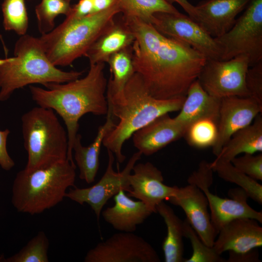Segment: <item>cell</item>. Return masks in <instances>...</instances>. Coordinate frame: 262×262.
Listing matches in <instances>:
<instances>
[{
  "label": "cell",
  "instance_id": "cell-42",
  "mask_svg": "<svg viewBox=\"0 0 262 262\" xmlns=\"http://www.w3.org/2000/svg\"><path fill=\"white\" fill-rule=\"evenodd\" d=\"M66 0L70 1L71 0Z\"/></svg>",
  "mask_w": 262,
  "mask_h": 262
},
{
  "label": "cell",
  "instance_id": "cell-1",
  "mask_svg": "<svg viewBox=\"0 0 262 262\" xmlns=\"http://www.w3.org/2000/svg\"><path fill=\"white\" fill-rule=\"evenodd\" d=\"M135 39L131 46L134 72L152 97L167 99L186 97L198 79L206 58L187 44L168 37L151 24L122 16Z\"/></svg>",
  "mask_w": 262,
  "mask_h": 262
},
{
  "label": "cell",
  "instance_id": "cell-30",
  "mask_svg": "<svg viewBox=\"0 0 262 262\" xmlns=\"http://www.w3.org/2000/svg\"><path fill=\"white\" fill-rule=\"evenodd\" d=\"M1 10L4 30L20 36L26 34L29 21L25 0H4Z\"/></svg>",
  "mask_w": 262,
  "mask_h": 262
},
{
  "label": "cell",
  "instance_id": "cell-4",
  "mask_svg": "<svg viewBox=\"0 0 262 262\" xmlns=\"http://www.w3.org/2000/svg\"><path fill=\"white\" fill-rule=\"evenodd\" d=\"M14 56L0 66V101L7 100L27 85L65 83L78 79L83 71H63L49 59L39 38L25 34L16 42Z\"/></svg>",
  "mask_w": 262,
  "mask_h": 262
},
{
  "label": "cell",
  "instance_id": "cell-26",
  "mask_svg": "<svg viewBox=\"0 0 262 262\" xmlns=\"http://www.w3.org/2000/svg\"><path fill=\"white\" fill-rule=\"evenodd\" d=\"M213 172L226 181L234 183L243 189L249 197L260 204H262V185L236 168L230 162L216 158L210 163Z\"/></svg>",
  "mask_w": 262,
  "mask_h": 262
},
{
  "label": "cell",
  "instance_id": "cell-10",
  "mask_svg": "<svg viewBox=\"0 0 262 262\" xmlns=\"http://www.w3.org/2000/svg\"><path fill=\"white\" fill-rule=\"evenodd\" d=\"M249 67L248 58L244 55L228 60L207 59L197 80L209 94L216 98L249 97L246 85Z\"/></svg>",
  "mask_w": 262,
  "mask_h": 262
},
{
  "label": "cell",
  "instance_id": "cell-28",
  "mask_svg": "<svg viewBox=\"0 0 262 262\" xmlns=\"http://www.w3.org/2000/svg\"><path fill=\"white\" fill-rule=\"evenodd\" d=\"M123 15L134 16L150 24L153 16L160 12H180L165 0H118Z\"/></svg>",
  "mask_w": 262,
  "mask_h": 262
},
{
  "label": "cell",
  "instance_id": "cell-27",
  "mask_svg": "<svg viewBox=\"0 0 262 262\" xmlns=\"http://www.w3.org/2000/svg\"><path fill=\"white\" fill-rule=\"evenodd\" d=\"M107 63L110 71L106 92L115 93L121 91L135 73L131 47L112 55Z\"/></svg>",
  "mask_w": 262,
  "mask_h": 262
},
{
  "label": "cell",
  "instance_id": "cell-41",
  "mask_svg": "<svg viewBox=\"0 0 262 262\" xmlns=\"http://www.w3.org/2000/svg\"><path fill=\"white\" fill-rule=\"evenodd\" d=\"M10 57L6 58L5 59H0V66L8 62L10 60Z\"/></svg>",
  "mask_w": 262,
  "mask_h": 262
},
{
  "label": "cell",
  "instance_id": "cell-35",
  "mask_svg": "<svg viewBox=\"0 0 262 262\" xmlns=\"http://www.w3.org/2000/svg\"><path fill=\"white\" fill-rule=\"evenodd\" d=\"M246 85L249 97L262 106V61L249 67Z\"/></svg>",
  "mask_w": 262,
  "mask_h": 262
},
{
  "label": "cell",
  "instance_id": "cell-24",
  "mask_svg": "<svg viewBox=\"0 0 262 262\" xmlns=\"http://www.w3.org/2000/svg\"><path fill=\"white\" fill-rule=\"evenodd\" d=\"M253 123L235 132L216 158L230 162L242 153L254 154L262 151V116L259 114Z\"/></svg>",
  "mask_w": 262,
  "mask_h": 262
},
{
  "label": "cell",
  "instance_id": "cell-8",
  "mask_svg": "<svg viewBox=\"0 0 262 262\" xmlns=\"http://www.w3.org/2000/svg\"><path fill=\"white\" fill-rule=\"evenodd\" d=\"M214 38L220 48L221 60L244 55L250 66L262 61V0H251L232 28Z\"/></svg>",
  "mask_w": 262,
  "mask_h": 262
},
{
  "label": "cell",
  "instance_id": "cell-6",
  "mask_svg": "<svg viewBox=\"0 0 262 262\" xmlns=\"http://www.w3.org/2000/svg\"><path fill=\"white\" fill-rule=\"evenodd\" d=\"M76 168L66 160L46 168L20 170L13 183V206L31 215L56 206L66 197L68 188L75 186Z\"/></svg>",
  "mask_w": 262,
  "mask_h": 262
},
{
  "label": "cell",
  "instance_id": "cell-21",
  "mask_svg": "<svg viewBox=\"0 0 262 262\" xmlns=\"http://www.w3.org/2000/svg\"><path fill=\"white\" fill-rule=\"evenodd\" d=\"M221 99L209 94L197 79L189 87L185 100L176 119L188 129L195 122L204 119L217 125Z\"/></svg>",
  "mask_w": 262,
  "mask_h": 262
},
{
  "label": "cell",
  "instance_id": "cell-9",
  "mask_svg": "<svg viewBox=\"0 0 262 262\" xmlns=\"http://www.w3.org/2000/svg\"><path fill=\"white\" fill-rule=\"evenodd\" d=\"M213 172L209 163L202 161L190 175L188 182L198 187L206 196L211 222L217 235L226 224L236 219L249 218L262 223V212L255 210L247 203L249 196L243 189L239 187L230 190L231 198L221 197L209 191L213 182Z\"/></svg>",
  "mask_w": 262,
  "mask_h": 262
},
{
  "label": "cell",
  "instance_id": "cell-17",
  "mask_svg": "<svg viewBox=\"0 0 262 262\" xmlns=\"http://www.w3.org/2000/svg\"><path fill=\"white\" fill-rule=\"evenodd\" d=\"M213 248L221 255L226 251L241 253L262 246V228L258 221L249 218L233 220L218 232Z\"/></svg>",
  "mask_w": 262,
  "mask_h": 262
},
{
  "label": "cell",
  "instance_id": "cell-7",
  "mask_svg": "<svg viewBox=\"0 0 262 262\" xmlns=\"http://www.w3.org/2000/svg\"><path fill=\"white\" fill-rule=\"evenodd\" d=\"M21 123L28 155L24 169L32 171L67 160V132L53 110L33 107L22 115Z\"/></svg>",
  "mask_w": 262,
  "mask_h": 262
},
{
  "label": "cell",
  "instance_id": "cell-16",
  "mask_svg": "<svg viewBox=\"0 0 262 262\" xmlns=\"http://www.w3.org/2000/svg\"><path fill=\"white\" fill-rule=\"evenodd\" d=\"M132 171L129 176L131 190L127 196L138 199L157 213L156 205L173 196L177 186L165 185L162 172L149 162L135 164Z\"/></svg>",
  "mask_w": 262,
  "mask_h": 262
},
{
  "label": "cell",
  "instance_id": "cell-22",
  "mask_svg": "<svg viewBox=\"0 0 262 262\" xmlns=\"http://www.w3.org/2000/svg\"><path fill=\"white\" fill-rule=\"evenodd\" d=\"M105 123L98 127L97 136L88 146H83L82 136L77 134L72 150L77 165L79 169V178L88 184L95 181L99 168V157L104 137L115 126V117L108 107Z\"/></svg>",
  "mask_w": 262,
  "mask_h": 262
},
{
  "label": "cell",
  "instance_id": "cell-33",
  "mask_svg": "<svg viewBox=\"0 0 262 262\" xmlns=\"http://www.w3.org/2000/svg\"><path fill=\"white\" fill-rule=\"evenodd\" d=\"M184 236L191 244L192 254L184 262H226V260L218 254L213 247L206 245L199 238L188 221H183Z\"/></svg>",
  "mask_w": 262,
  "mask_h": 262
},
{
  "label": "cell",
  "instance_id": "cell-18",
  "mask_svg": "<svg viewBox=\"0 0 262 262\" xmlns=\"http://www.w3.org/2000/svg\"><path fill=\"white\" fill-rule=\"evenodd\" d=\"M187 129L166 114L135 131L132 135L133 144L142 155L150 156L184 136Z\"/></svg>",
  "mask_w": 262,
  "mask_h": 262
},
{
  "label": "cell",
  "instance_id": "cell-2",
  "mask_svg": "<svg viewBox=\"0 0 262 262\" xmlns=\"http://www.w3.org/2000/svg\"><path fill=\"white\" fill-rule=\"evenodd\" d=\"M105 63L90 65L83 78L65 82L45 85L46 89L29 85L33 100L38 106L49 108L63 119L68 138L67 160H73V146L79 129V121L84 115L107 114L108 81L104 74Z\"/></svg>",
  "mask_w": 262,
  "mask_h": 262
},
{
  "label": "cell",
  "instance_id": "cell-31",
  "mask_svg": "<svg viewBox=\"0 0 262 262\" xmlns=\"http://www.w3.org/2000/svg\"><path fill=\"white\" fill-rule=\"evenodd\" d=\"M66 0H42L35 7L38 28L41 34L54 28L55 18L59 15L66 16L71 6Z\"/></svg>",
  "mask_w": 262,
  "mask_h": 262
},
{
  "label": "cell",
  "instance_id": "cell-32",
  "mask_svg": "<svg viewBox=\"0 0 262 262\" xmlns=\"http://www.w3.org/2000/svg\"><path fill=\"white\" fill-rule=\"evenodd\" d=\"M217 124L209 119L198 120L190 126L184 136L190 145L205 148L214 145L217 137Z\"/></svg>",
  "mask_w": 262,
  "mask_h": 262
},
{
  "label": "cell",
  "instance_id": "cell-38",
  "mask_svg": "<svg viewBox=\"0 0 262 262\" xmlns=\"http://www.w3.org/2000/svg\"><path fill=\"white\" fill-rule=\"evenodd\" d=\"M228 262H260L256 248L248 252L237 253L229 252Z\"/></svg>",
  "mask_w": 262,
  "mask_h": 262
},
{
  "label": "cell",
  "instance_id": "cell-37",
  "mask_svg": "<svg viewBox=\"0 0 262 262\" xmlns=\"http://www.w3.org/2000/svg\"><path fill=\"white\" fill-rule=\"evenodd\" d=\"M94 0H80L79 2L71 7L66 17L80 18L92 14Z\"/></svg>",
  "mask_w": 262,
  "mask_h": 262
},
{
  "label": "cell",
  "instance_id": "cell-34",
  "mask_svg": "<svg viewBox=\"0 0 262 262\" xmlns=\"http://www.w3.org/2000/svg\"><path fill=\"white\" fill-rule=\"evenodd\" d=\"M238 170L256 180H262V154H244L230 161Z\"/></svg>",
  "mask_w": 262,
  "mask_h": 262
},
{
  "label": "cell",
  "instance_id": "cell-20",
  "mask_svg": "<svg viewBox=\"0 0 262 262\" xmlns=\"http://www.w3.org/2000/svg\"><path fill=\"white\" fill-rule=\"evenodd\" d=\"M115 204L102 212L104 220L115 229L133 232L154 211L140 200L130 198L123 190L114 196Z\"/></svg>",
  "mask_w": 262,
  "mask_h": 262
},
{
  "label": "cell",
  "instance_id": "cell-11",
  "mask_svg": "<svg viewBox=\"0 0 262 262\" xmlns=\"http://www.w3.org/2000/svg\"><path fill=\"white\" fill-rule=\"evenodd\" d=\"M107 151L108 164L100 180L89 187L80 188L74 186L73 188H70L66 194V197L79 204H89L94 212L98 221L103 206L109 199L122 190L128 193L131 190L129 176L133 167L142 155L139 151L134 153L124 168L121 171L115 172L113 167L114 155L111 151L107 150Z\"/></svg>",
  "mask_w": 262,
  "mask_h": 262
},
{
  "label": "cell",
  "instance_id": "cell-40",
  "mask_svg": "<svg viewBox=\"0 0 262 262\" xmlns=\"http://www.w3.org/2000/svg\"><path fill=\"white\" fill-rule=\"evenodd\" d=\"M117 0H94L92 13L105 10L112 6Z\"/></svg>",
  "mask_w": 262,
  "mask_h": 262
},
{
  "label": "cell",
  "instance_id": "cell-25",
  "mask_svg": "<svg viewBox=\"0 0 262 262\" xmlns=\"http://www.w3.org/2000/svg\"><path fill=\"white\" fill-rule=\"evenodd\" d=\"M156 213L164 219L167 234L162 244L165 262H184L183 221L164 201L156 206Z\"/></svg>",
  "mask_w": 262,
  "mask_h": 262
},
{
  "label": "cell",
  "instance_id": "cell-14",
  "mask_svg": "<svg viewBox=\"0 0 262 262\" xmlns=\"http://www.w3.org/2000/svg\"><path fill=\"white\" fill-rule=\"evenodd\" d=\"M262 112V106L250 97H229L222 98L217 125V137L212 146L213 154L217 156L235 132L252 123Z\"/></svg>",
  "mask_w": 262,
  "mask_h": 262
},
{
  "label": "cell",
  "instance_id": "cell-36",
  "mask_svg": "<svg viewBox=\"0 0 262 262\" xmlns=\"http://www.w3.org/2000/svg\"><path fill=\"white\" fill-rule=\"evenodd\" d=\"M10 133L8 129L0 130V166L5 171L11 170L15 165L7 149V137Z\"/></svg>",
  "mask_w": 262,
  "mask_h": 262
},
{
  "label": "cell",
  "instance_id": "cell-3",
  "mask_svg": "<svg viewBox=\"0 0 262 262\" xmlns=\"http://www.w3.org/2000/svg\"><path fill=\"white\" fill-rule=\"evenodd\" d=\"M108 106L119 119L105 136L103 145L111 151L118 163L126 159L122 153L125 142L133 134L163 115L180 111L185 97L160 99L148 93L144 83L134 73L123 89L117 93L106 92Z\"/></svg>",
  "mask_w": 262,
  "mask_h": 262
},
{
  "label": "cell",
  "instance_id": "cell-29",
  "mask_svg": "<svg viewBox=\"0 0 262 262\" xmlns=\"http://www.w3.org/2000/svg\"><path fill=\"white\" fill-rule=\"evenodd\" d=\"M49 245V241L45 233L40 231L14 255L6 258L0 256V262H48Z\"/></svg>",
  "mask_w": 262,
  "mask_h": 262
},
{
  "label": "cell",
  "instance_id": "cell-12",
  "mask_svg": "<svg viewBox=\"0 0 262 262\" xmlns=\"http://www.w3.org/2000/svg\"><path fill=\"white\" fill-rule=\"evenodd\" d=\"M150 24L163 35L187 44L207 59H221V50L214 38L188 15L157 13Z\"/></svg>",
  "mask_w": 262,
  "mask_h": 262
},
{
  "label": "cell",
  "instance_id": "cell-39",
  "mask_svg": "<svg viewBox=\"0 0 262 262\" xmlns=\"http://www.w3.org/2000/svg\"><path fill=\"white\" fill-rule=\"evenodd\" d=\"M165 0L171 4H173L174 2L179 4L191 18L197 22L198 17L195 7L189 2L188 0Z\"/></svg>",
  "mask_w": 262,
  "mask_h": 262
},
{
  "label": "cell",
  "instance_id": "cell-5",
  "mask_svg": "<svg viewBox=\"0 0 262 262\" xmlns=\"http://www.w3.org/2000/svg\"><path fill=\"white\" fill-rule=\"evenodd\" d=\"M122 13L117 0L109 8L80 18L65 20L39 37L50 62L55 66L70 65L84 56L100 35Z\"/></svg>",
  "mask_w": 262,
  "mask_h": 262
},
{
  "label": "cell",
  "instance_id": "cell-13",
  "mask_svg": "<svg viewBox=\"0 0 262 262\" xmlns=\"http://www.w3.org/2000/svg\"><path fill=\"white\" fill-rule=\"evenodd\" d=\"M153 247L133 232L115 233L90 249L84 262H159Z\"/></svg>",
  "mask_w": 262,
  "mask_h": 262
},
{
  "label": "cell",
  "instance_id": "cell-15",
  "mask_svg": "<svg viewBox=\"0 0 262 262\" xmlns=\"http://www.w3.org/2000/svg\"><path fill=\"white\" fill-rule=\"evenodd\" d=\"M167 200L183 210L186 219L201 240L213 247L217 235L211 222L204 193L195 185L189 183L184 187L177 186L174 195Z\"/></svg>",
  "mask_w": 262,
  "mask_h": 262
},
{
  "label": "cell",
  "instance_id": "cell-19",
  "mask_svg": "<svg viewBox=\"0 0 262 262\" xmlns=\"http://www.w3.org/2000/svg\"><path fill=\"white\" fill-rule=\"evenodd\" d=\"M251 0H204L195 6L197 22L213 38L228 32Z\"/></svg>",
  "mask_w": 262,
  "mask_h": 262
},
{
  "label": "cell",
  "instance_id": "cell-23",
  "mask_svg": "<svg viewBox=\"0 0 262 262\" xmlns=\"http://www.w3.org/2000/svg\"><path fill=\"white\" fill-rule=\"evenodd\" d=\"M134 36L123 19L114 22L96 40L84 57L90 65L107 63L115 53L131 47Z\"/></svg>",
  "mask_w": 262,
  "mask_h": 262
}]
</instances>
